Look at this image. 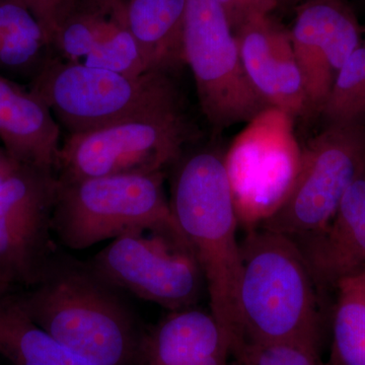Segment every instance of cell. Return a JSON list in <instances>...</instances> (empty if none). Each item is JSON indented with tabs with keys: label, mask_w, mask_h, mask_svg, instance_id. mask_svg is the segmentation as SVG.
I'll list each match as a JSON object with an SVG mask.
<instances>
[{
	"label": "cell",
	"mask_w": 365,
	"mask_h": 365,
	"mask_svg": "<svg viewBox=\"0 0 365 365\" xmlns=\"http://www.w3.org/2000/svg\"><path fill=\"white\" fill-rule=\"evenodd\" d=\"M13 290L21 309L40 328L91 364H135L143 333L135 314L123 292L88 261L56 244L37 281Z\"/></svg>",
	"instance_id": "1"
},
{
	"label": "cell",
	"mask_w": 365,
	"mask_h": 365,
	"mask_svg": "<svg viewBox=\"0 0 365 365\" xmlns=\"http://www.w3.org/2000/svg\"><path fill=\"white\" fill-rule=\"evenodd\" d=\"M241 259L232 350L265 343H297L319 350L323 292L299 244L260 227L242 242Z\"/></svg>",
	"instance_id": "2"
},
{
	"label": "cell",
	"mask_w": 365,
	"mask_h": 365,
	"mask_svg": "<svg viewBox=\"0 0 365 365\" xmlns=\"http://www.w3.org/2000/svg\"><path fill=\"white\" fill-rule=\"evenodd\" d=\"M170 204L205 278L210 312L230 340L237 338L241 244L237 204L225 155L205 148L187 153L173 165Z\"/></svg>",
	"instance_id": "3"
},
{
	"label": "cell",
	"mask_w": 365,
	"mask_h": 365,
	"mask_svg": "<svg viewBox=\"0 0 365 365\" xmlns=\"http://www.w3.org/2000/svg\"><path fill=\"white\" fill-rule=\"evenodd\" d=\"M174 72L132 74L72 64L53 56L30 88L68 134L185 106Z\"/></svg>",
	"instance_id": "4"
},
{
	"label": "cell",
	"mask_w": 365,
	"mask_h": 365,
	"mask_svg": "<svg viewBox=\"0 0 365 365\" xmlns=\"http://www.w3.org/2000/svg\"><path fill=\"white\" fill-rule=\"evenodd\" d=\"M196 139L197 128L185 106L132 118L68 134L60 146L55 175L68 182L165 172Z\"/></svg>",
	"instance_id": "5"
},
{
	"label": "cell",
	"mask_w": 365,
	"mask_h": 365,
	"mask_svg": "<svg viewBox=\"0 0 365 365\" xmlns=\"http://www.w3.org/2000/svg\"><path fill=\"white\" fill-rule=\"evenodd\" d=\"M57 182L53 234L67 249L85 250L137 227L176 222L165 172Z\"/></svg>",
	"instance_id": "6"
},
{
	"label": "cell",
	"mask_w": 365,
	"mask_h": 365,
	"mask_svg": "<svg viewBox=\"0 0 365 365\" xmlns=\"http://www.w3.org/2000/svg\"><path fill=\"white\" fill-rule=\"evenodd\" d=\"M88 263L105 279L169 311L196 307L206 288L177 222L137 227L112 240Z\"/></svg>",
	"instance_id": "7"
},
{
	"label": "cell",
	"mask_w": 365,
	"mask_h": 365,
	"mask_svg": "<svg viewBox=\"0 0 365 365\" xmlns=\"http://www.w3.org/2000/svg\"><path fill=\"white\" fill-rule=\"evenodd\" d=\"M182 55L201 111L216 133L249 123L270 108L250 83L237 37L217 0H186Z\"/></svg>",
	"instance_id": "8"
},
{
	"label": "cell",
	"mask_w": 365,
	"mask_h": 365,
	"mask_svg": "<svg viewBox=\"0 0 365 365\" xmlns=\"http://www.w3.org/2000/svg\"><path fill=\"white\" fill-rule=\"evenodd\" d=\"M365 169V126H326L302 148L297 176L285 200L262 228L294 241L318 234Z\"/></svg>",
	"instance_id": "9"
},
{
	"label": "cell",
	"mask_w": 365,
	"mask_h": 365,
	"mask_svg": "<svg viewBox=\"0 0 365 365\" xmlns=\"http://www.w3.org/2000/svg\"><path fill=\"white\" fill-rule=\"evenodd\" d=\"M57 184L53 170L26 165L0 182V284L28 287L42 273L56 245Z\"/></svg>",
	"instance_id": "10"
},
{
	"label": "cell",
	"mask_w": 365,
	"mask_h": 365,
	"mask_svg": "<svg viewBox=\"0 0 365 365\" xmlns=\"http://www.w3.org/2000/svg\"><path fill=\"white\" fill-rule=\"evenodd\" d=\"M292 121L287 113L268 108L247 123L225 155L237 212L258 208L264 220L287 198L302 160Z\"/></svg>",
	"instance_id": "11"
},
{
	"label": "cell",
	"mask_w": 365,
	"mask_h": 365,
	"mask_svg": "<svg viewBox=\"0 0 365 365\" xmlns=\"http://www.w3.org/2000/svg\"><path fill=\"white\" fill-rule=\"evenodd\" d=\"M289 32L309 116H321L341 68L364 41L359 20L345 0H302Z\"/></svg>",
	"instance_id": "12"
},
{
	"label": "cell",
	"mask_w": 365,
	"mask_h": 365,
	"mask_svg": "<svg viewBox=\"0 0 365 365\" xmlns=\"http://www.w3.org/2000/svg\"><path fill=\"white\" fill-rule=\"evenodd\" d=\"M54 56L121 72L150 71L125 21L121 0H71L52 39Z\"/></svg>",
	"instance_id": "13"
},
{
	"label": "cell",
	"mask_w": 365,
	"mask_h": 365,
	"mask_svg": "<svg viewBox=\"0 0 365 365\" xmlns=\"http://www.w3.org/2000/svg\"><path fill=\"white\" fill-rule=\"evenodd\" d=\"M250 83L270 107L292 118L309 116V103L289 31L255 14L235 32Z\"/></svg>",
	"instance_id": "14"
},
{
	"label": "cell",
	"mask_w": 365,
	"mask_h": 365,
	"mask_svg": "<svg viewBox=\"0 0 365 365\" xmlns=\"http://www.w3.org/2000/svg\"><path fill=\"white\" fill-rule=\"evenodd\" d=\"M230 343L211 312L170 311L143 331L134 365H230Z\"/></svg>",
	"instance_id": "15"
},
{
	"label": "cell",
	"mask_w": 365,
	"mask_h": 365,
	"mask_svg": "<svg viewBox=\"0 0 365 365\" xmlns=\"http://www.w3.org/2000/svg\"><path fill=\"white\" fill-rule=\"evenodd\" d=\"M322 292L365 268V169L343 196L331 222L318 234L295 241Z\"/></svg>",
	"instance_id": "16"
},
{
	"label": "cell",
	"mask_w": 365,
	"mask_h": 365,
	"mask_svg": "<svg viewBox=\"0 0 365 365\" xmlns=\"http://www.w3.org/2000/svg\"><path fill=\"white\" fill-rule=\"evenodd\" d=\"M0 140L21 165L55 172L60 125L30 88L0 74Z\"/></svg>",
	"instance_id": "17"
},
{
	"label": "cell",
	"mask_w": 365,
	"mask_h": 365,
	"mask_svg": "<svg viewBox=\"0 0 365 365\" xmlns=\"http://www.w3.org/2000/svg\"><path fill=\"white\" fill-rule=\"evenodd\" d=\"M125 21L150 71L176 73L184 62L186 0H121Z\"/></svg>",
	"instance_id": "18"
},
{
	"label": "cell",
	"mask_w": 365,
	"mask_h": 365,
	"mask_svg": "<svg viewBox=\"0 0 365 365\" xmlns=\"http://www.w3.org/2000/svg\"><path fill=\"white\" fill-rule=\"evenodd\" d=\"M0 355L13 365H93L40 328L0 284Z\"/></svg>",
	"instance_id": "19"
},
{
	"label": "cell",
	"mask_w": 365,
	"mask_h": 365,
	"mask_svg": "<svg viewBox=\"0 0 365 365\" xmlns=\"http://www.w3.org/2000/svg\"><path fill=\"white\" fill-rule=\"evenodd\" d=\"M53 55L44 29L24 0H0V74L31 83Z\"/></svg>",
	"instance_id": "20"
},
{
	"label": "cell",
	"mask_w": 365,
	"mask_h": 365,
	"mask_svg": "<svg viewBox=\"0 0 365 365\" xmlns=\"http://www.w3.org/2000/svg\"><path fill=\"white\" fill-rule=\"evenodd\" d=\"M330 365H365V268L335 287Z\"/></svg>",
	"instance_id": "21"
},
{
	"label": "cell",
	"mask_w": 365,
	"mask_h": 365,
	"mask_svg": "<svg viewBox=\"0 0 365 365\" xmlns=\"http://www.w3.org/2000/svg\"><path fill=\"white\" fill-rule=\"evenodd\" d=\"M321 117L326 126H365V42L338 74Z\"/></svg>",
	"instance_id": "22"
},
{
	"label": "cell",
	"mask_w": 365,
	"mask_h": 365,
	"mask_svg": "<svg viewBox=\"0 0 365 365\" xmlns=\"http://www.w3.org/2000/svg\"><path fill=\"white\" fill-rule=\"evenodd\" d=\"M319 351L297 343L241 344L230 352V365H324Z\"/></svg>",
	"instance_id": "23"
},
{
	"label": "cell",
	"mask_w": 365,
	"mask_h": 365,
	"mask_svg": "<svg viewBox=\"0 0 365 365\" xmlns=\"http://www.w3.org/2000/svg\"><path fill=\"white\" fill-rule=\"evenodd\" d=\"M71 0H24L37 16L52 46L53 36Z\"/></svg>",
	"instance_id": "24"
},
{
	"label": "cell",
	"mask_w": 365,
	"mask_h": 365,
	"mask_svg": "<svg viewBox=\"0 0 365 365\" xmlns=\"http://www.w3.org/2000/svg\"><path fill=\"white\" fill-rule=\"evenodd\" d=\"M227 14L234 32L241 28L256 13L250 0H217Z\"/></svg>",
	"instance_id": "25"
},
{
	"label": "cell",
	"mask_w": 365,
	"mask_h": 365,
	"mask_svg": "<svg viewBox=\"0 0 365 365\" xmlns=\"http://www.w3.org/2000/svg\"><path fill=\"white\" fill-rule=\"evenodd\" d=\"M21 163L16 160L4 148H0V182L4 181L7 177L20 167Z\"/></svg>",
	"instance_id": "26"
},
{
	"label": "cell",
	"mask_w": 365,
	"mask_h": 365,
	"mask_svg": "<svg viewBox=\"0 0 365 365\" xmlns=\"http://www.w3.org/2000/svg\"><path fill=\"white\" fill-rule=\"evenodd\" d=\"M256 13L270 14L281 4V0H250Z\"/></svg>",
	"instance_id": "27"
},
{
	"label": "cell",
	"mask_w": 365,
	"mask_h": 365,
	"mask_svg": "<svg viewBox=\"0 0 365 365\" xmlns=\"http://www.w3.org/2000/svg\"><path fill=\"white\" fill-rule=\"evenodd\" d=\"M302 0H288L287 4H289V6H297V4H300Z\"/></svg>",
	"instance_id": "28"
}]
</instances>
